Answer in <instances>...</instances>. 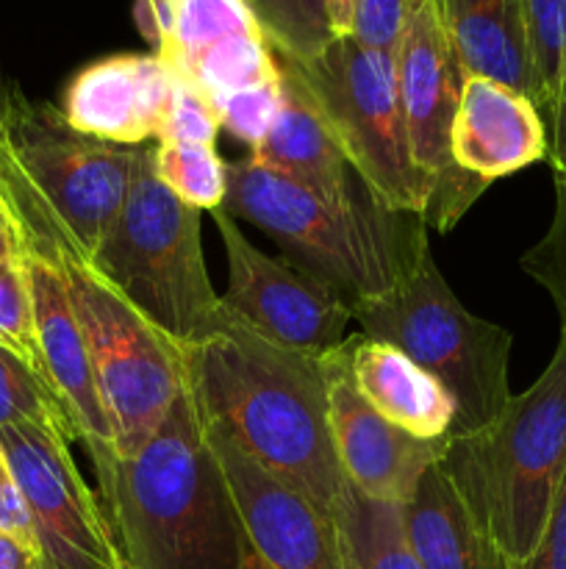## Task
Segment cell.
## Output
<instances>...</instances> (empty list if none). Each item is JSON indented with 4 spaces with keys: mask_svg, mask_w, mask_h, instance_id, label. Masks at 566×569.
Listing matches in <instances>:
<instances>
[{
    "mask_svg": "<svg viewBox=\"0 0 566 569\" xmlns=\"http://www.w3.org/2000/svg\"><path fill=\"white\" fill-rule=\"evenodd\" d=\"M222 209L275 239L283 259L347 303L388 292L431 250L420 214L383 209L370 194L347 206L327 203L253 156L228 164Z\"/></svg>",
    "mask_w": 566,
    "mask_h": 569,
    "instance_id": "5b68a950",
    "label": "cell"
},
{
    "mask_svg": "<svg viewBox=\"0 0 566 569\" xmlns=\"http://www.w3.org/2000/svg\"><path fill=\"white\" fill-rule=\"evenodd\" d=\"M436 467L511 565L530 559L566 472V339L497 420L447 437Z\"/></svg>",
    "mask_w": 566,
    "mask_h": 569,
    "instance_id": "277c9868",
    "label": "cell"
},
{
    "mask_svg": "<svg viewBox=\"0 0 566 569\" xmlns=\"http://www.w3.org/2000/svg\"><path fill=\"white\" fill-rule=\"evenodd\" d=\"M0 203L14 237L48 256L64 278L72 311L87 339L114 453H133L159 431L186 389L181 348L100 272L81 239L33 187L3 139Z\"/></svg>",
    "mask_w": 566,
    "mask_h": 569,
    "instance_id": "3957f363",
    "label": "cell"
},
{
    "mask_svg": "<svg viewBox=\"0 0 566 569\" xmlns=\"http://www.w3.org/2000/svg\"><path fill=\"white\" fill-rule=\"evenodd\" d=\"M0 531L14 539L20 548H26L39 565V539L37 531H33L31 511H28L26 495L17 483V476L11 470L9 459H6L3 448H0Z\"/></svg>",
    "mask_w": 566,
    "mask_h": 569,
    "instance_id": "836d02e7",
    "label": "cell"
},
{
    "mask_svg": "<svg viewBox=\"0 0 566 569\" xmlns=\"http://www.w3.org/2000/svg\"><path fill=\"white\" fill-rule=\"evenodd\" d=\"M242 569H272L270 565H264V561H261V556L255 553L253 548H250V545H244V553H242Z\"/></svg>",
    "mask_w": 566,
    "mask_h": 569,
    "instance_id": "ab89813d",
    "label": "cell"
},
{
    "mask_svg": "<svg viewBox=\"0 0 566 569\" xmlns=\"http://www.w3.org/2000/svg\"><path fill=\"white\" fill-rule=\"evenodd\" d=\"M488 181L472 176V172L461 170L458 164L453 170H447L444 176L433 178L431 198L425 206V220L427 228H436V231H449L461 217L466 214L472 203L486 192Z\"/></svg>",
    "mask_w": 566,
    "mask_h": 569,
    "instance_id": "1f68e13d",
    "label": "cell"
},
{
    "mask_svg": "<svg viewBox=\"0 0 566 569\" xmlns=\"http://www.w3.org/2000/svg\"><path fill=\"white\" fill-rule=\"evenodd\" d=\"M0 448L26 495L39 539L37 569H125L98 492L70 442L37 426L0 428Z\"/></svg>",
    "mask_w": 566,
    "mask_h": 569,
    "instance_id": "8fae6325",
    "label": "cell"
},
{
    "mask_svg": "<svg viewBox=\"0 0 566 569\" xmlns=\"http://www.w3.org/2000/svg\"><path fill=\"white\" fill-rule=\"evenodd\" d=\"M514 569H566V472L560 481L558 495L549 509L547 526H544L542 539L527 561L514 565Z\"/></svg>",
    "mask_w": 566,
    "mask_h": 569,
    "instance_id": "e575fe53",
    "label": "cell"
},
{
    "mask_svg": "<svg viewBox=\"0 0 566 569\" xmlns=\"http://www.w3.org/2000/svg\"><path fill=\"white\" fill-rule=\"evenodd\" d=\"M277 56L309 61L333 42L322 0H244Z\"/></svg>",
    "mask_w": 566,
    "mask_h": 569,
    "instance_id": "484cf974",
    "label": "cell"
},
{
    "mask_svg": "<svg viewBox=\"0 0 566 569\" xmlns=\"http://www.w3.org/2000/svg\"><path fill=\"white\" fill-rule=\"evenodd\" d=\"M17 256L26 270L28 289H31L33 317H37L39 345H42L50 387L55 389L67 415L75 422L78 439L89 456L100 453V450H114L87 339L78 326L75 311H72L64 278L48 256L20 239H17Z\"/></svg>",
    "mask_w": 566,
    "mask_h": 569,
    "instance_id": "e0dca14e",
    "label": "cell"
},
{
    "mask_svg": "<svg viewBox=\"0 0 566 569\" xmlns=\"http://www.w3.org/2000/svg\"><path fill=\"white\" fill-rule=\"evenodd\" d=\"M283 98V78L272 83H261V87L244 89V92L233 94V98L222 100L216 106V117H220L222 131L233 133L239 142L261 144V139L270 133L272 122H275L277 109H281Z\"/></svg>",
    "mask_w": 566,
    "mask_h": 569,
    "instance_id": "f546056e",
    "label": "cell"
},
{
    "mask_svg": "<svg viewBox=\"0 0 566 569\" xmlns=\"http://www.w3.org/2000/svg\"><path fill=\"white\" fill-rule=\"evenodd\" d=\"M203 426L244 539L264 565L272 569H347L336 517L322 511L297 487L264 470L205 417Z\"/></svg>",
    "mask_w": 566,
    "mask_h": 569,
    "instance_id": "7c38bea8",
    "label": "cell"
},
{
    "mask_svg": "<svg viewBox=\"0 0 566 569\" xmlns=\"http://www.w3.org/2000/svg\"><path fill=\"white\" fill-rule=\"evenodd\" d=\"M281 61V59H277ZM283 98L270 133L250 150L259 164L281 172L327 203L347 206L355 194L350 187V164L344 161L336 139L327 131L314 100L305 94L297 78L283 67Z\"/></svg>",
    "mask_w": 566,
    "mask_h": 569,
    "instance_id": "ffe728a7",
    "label": "cell"
},
{
    "mask_svg": "<svg viewBox=\"0 0 566 569\" xmlns=\"http://www.w3.org/2000/svg\"><path fill=\"white\" fill-rule=\"evenodd\" d=\"M522 17L536 78V109L547 126L566 61V0H522Z\"/></svg>",
    "mask_w": 566,
    "mask_h": 569,
    "instance_id": "4316f807",
    "label": "cell"
},
{
    "mask_svg": "<svg viewBox=\"0 0 566 569\" xmlns=\"http://www.w3.org/2000/svg\"><path fill=\"white\" fill-rule=\"evenodd\" d=\"M155 176L170 192L194 209H220L228 192V164L216 144L159 142L153 150Z\"/></svg>",
    "mask_w": 566,
    "mask_h": 569,
    "instance_id": "d4e9b609",
    "label": "cell"
},
{
    "mask_svg": "<svg viewBox=\"0 0 566 569\" xmlns=\"http://www.w3.org/2000/svg\"><path fill=\"white\" fill-rule=\"evenodd\" d=\"M178 78V76H175ZM222 126L216 117L214 106L178 78L175 94H172L170 111L161 126L159 142H200V144H216Z\"/></svg>",
    "mask_w": 566,
    "mask_h": 569,
    "instance_id": "4dcf8cb0",
    "label": "cell"
},
{
    "mask_svg": "<svg viewBox=\"0 0 566 569\" xmlns=\"http://www.w3.org/2000/svg\"><path fill=\"white\" fill-rule=\"evenodd\" d=\"M553 164L555 176L566 178V61H564V76H560L558 100L555 109L547 120V159Z\"/></svg>",
    "mask_w": 566,
    "mask_h": 569,
    "instance_id": "d590c367",
    "label": "cell"
},
{
    "mask_svg": "<svg viewBox=\"0 0 566 569\" xmlns=\"http://www.w3.org/2000/svg\"><path fill=\"white\" fill-rule=\"evenodd\" d=\"M361 333L403 350L455 403L449 437L475 433L511 403V333L475 317L447 287L431 250L388 292L350 303Z\"/></svg>",
    "mask_w": 566,
    "mask_h": 569,
    "instance_id": "8992f818",
    "label": "cell"
},
{
    "mask_svg": "<svg viewBox=\"0 0 566 569\" xmlns=\"http://www.w3.org/2000/svg\"><path fill=\"white\" fill-rule=\"evenodd\" d=\"M466 76L492 78L536 103L522 0H433Z\"/></svg>",
    "mask_w": 566,
    "mask_h": 569,
    "instance_id": "44dd1931",
    "label": "cell"
},
{
    "mask_svg": "<svg viewBox=\"0 0 566 569\" xmlns=\"http://www.w3.org/2000/svg\"><path fill=\"white\" fill-rule=\"evenodd\" d=\"M394 64L416 167L427 178L444 176L455 167L449 133L466 72L438 20L433 0H420L408 14L394 50Z\"/></svg>",
    "mask_w": 566,
    "mask_h": 569,
    "instance_id": "9a60e30c",
    "label": "cell"
},
{
    "mask_svg": "<svg viewBox=\"0 0 566 569\" xmlns=\"http://www.w3.org/2000/svg\"><path fill=\"white\" fill-rule=\"evenodd\" d=\"M350 339L331 353L327 426L333 448L344 476L361 495L405 506L414 498L422 476L438 465L447 437L425 442L383 420L350 378Z\"/></svg>",
    "mask_w": 566,
    "mask_h": 569,
    "instance_id": "5bb4252c",
    "label": "cell"
},
{
    "mask_svg": "<svg viewBox=\"0 0 566 569\" xmlns=\"http://www.w3.org/2000/svg\"><path fill=\"white\" fill-rule=\"evenodd\" d=\"M416 3L420 0H355L353 37L370 48L394 53Z\"/></svg>",
    "mask_w": 566,
    "mask_h": 569,
    "instance_id": "d6a6232c",
    "label": "cell"
},
{
    "mask_svg": "<svg viewBox=\"0 0 566 569\" xmlns=\"http://www.w3.org/2000/svg\"><path fill=\"white\" fill-rule=\"evenodd\" d=\"M37 559L0 531V569H37Z\"/></svg>",
    "mask_w": 566,
    "mask_h": 569,
    "instance_id": "74e56055",
    "label": "cell"
},
{
    "mask_svg": "<svg viewBox=\"0 0 566 569\" xmlns=\"http://www.w3.org/2000/svg\"><path fill=\"white\" fill-rule=\"evenodd\" d=\"M175 72L159 53H117L72 76L61 114L75 131L122 148L159 139L175 94Z\"/></svg>",
    "mask_w": 566,
    "mask_h": 569,
    "instance_id": "2e32d148",
    "label": "cell"
},
{
    "mask_svg": "<svg viewBox=\"0 0 566 569\" xmlns=\"http://www.w3.org/2000/svg\"><path fill=\"white\" fill-rule=\"evenodd\" d=\"M403 522L422 569H514L466 515L438 467L422 476L414 498L403 506Z\"/></svg>",
    "mask_w": 566,
    "mask_h": 569,
    "instance_id": "7402d4cb",
    "label": "cell"
},
{
    "mask_svg": "<svg viewBox=\"0 0 566 569\" xmlns=\"http://www.w3.org/2000/svg\"><path fill=\"white\" fill-rule=\"evenodd\" d=\"M153 150H139L125 203L92 259L166 339L183 348L209 337L225 317V306L205 270L200 209L161 183Z\"/></svg>",
    "mask_w": 566,
    "mask_h": 569,
    "instance_id": "52a82bcc",
    "label": "cell"
},
{
    "mask_svg": "<svg viewBox=\"0 0 566 569\" xmlns=\"http://www.w3.org/2000/svg\"><path fill=\"white\" fill-rule=\"evenodd\" d=\"M0 350L17 356L28 370L50 383L42 345H39L31 289L17 253L0 264Z\"/></svg>",
    "mask_w": 566,
    "mask_h": 569,
    "instance_id": "83f0119b",
    "label": "cell"
},
{
    "mask_svg": "<svg viewBox=\"0 0 566 569\" xmlns=\"http://www.w3.org/2000/svg\"><path fill=\"white\" fill-rule=\"evenodd\" d=\"M522 270L547 289L566 339V178L555 176V209L544 237L522 256Z\"/></svg>",
    "mask_w": 566,
    "mask_h": 569,
    "instance_id": "f1b7e54d",
    "label": "cell"
},
{
    "mask_svg": "<svg viewBox=\"0 0 566 569\" xmlns=\"http://www.w3.org/2000/svg\"><path fill=\"white\" fill-rule=\"evenodd\" d=\"M0 139L87 253H98L125 203L142 148L87 137L61 109L28 100L17 87L0 94Z\"/></svg>",
    "mask_w": 566,
    "mask_h": 569,
    "instance_id": "9c48e42d",
    "label": "cell"
},
{
    "mask_svg": "<svg viewBox=\"0 0 566 569\" xmlns=\"http://www.w3.org/2000/svg\"><path fill=\"white\" fill-rule=\"evenodd\" d=\"M350 170L361 178L377 206L405 214H425L433 178L416 167L397 87V64L388 50L350 37H333L320 56L289 61Z\"/></svg>",
    "mask_w": 566,
    "mask_h": 569,
    "instance_id": "ba28073f",
    "label": "cell"
},
{
    "mask_svg": "<svg viewBox=\"0 0 566 569\" xmlns=\"http://www.w3.org/2000/svg\"><path fill=\"white\" fill-rule=\"evenodd\" d=\"M327 11V22L333 28V37H350L353 33L355 0H322Z\"/></svg>",
    "mask_w": 566,
    "mask_h": 569,
    "instance_id": "8d00e7d4",
    "label": "cell"
},
{
    "mask_svg": "<svg viewBox=\"0 0 566 569\" xmlns=\"http://www.w3.org/2000/svg\"><path fill=\"white\" fill-rule=\"evenodd\" d=\"M125 569H242V522L189 389L133 453L89 456Z\"/></svg>",
    "mask_w": 566,
    "mask_h": 569,
    "instance_id": "7a4b0ae2",
    "label": "cell"
},
{
    "mask_svg": "<svg viewBox=\"0 0 566 569\" xmlns=\"http://www.w3.org/2000/svg\"><path fill=\"white\" fill-rule=\"evenodd\" d=\"M0 94H3V92H0Z\"/></svg>",
    "mask_w": 566,
    "mask_h": 569,
    "instance_id": "60d3db41",
    "label": "cell"
},
{
    "mask_svg": "<svg viewBox=\"0 0 566 569\" xmlns=\"http://www.w3.org/2000/svg\"><path fill=\"white\" fill-rule=\"evenodd\" d=\"M228 259L222 306L270 342L309 356H327L347 342L350 303L289 259L255 248L225 209L211 211Z\"/></svg>",
    "mask_w": 566,
    "mask_h": 569,
    "instance_id": "30bf717a",
    "label": "cell"
},
{
    "mask_svg": "<svg viewBox=\"0 0 566 569\" xmlns=\"http://www.w3.org/2000/svg\"><path fill=\"white\" fill-rule=\"evenodd\" d=\"M336 522L347 569H422L405 533L403 506L366 498L350 483Z\"/></svg>",
    "mask_w": 566,
    "mask_h": 569,
    "instance_id": "603a6c76",
    "label": "cell"
},
{
    "mask_svg": "<svg viewBox=\"0 0 566 569\" xmlns=\"http://www.w3.org/2000/svg\"><path fill=\"white\" fill-rule=\"evenodd\" d=\"M449 153L461 170L492 183L547 159V126L527 94L492 78L466 76Z\"/></svg>",
    "mask_w": 566,
    "mask_h": 569,
    "instance_id": "ac0fdd59",
    "label": "cell"
},
{
    "mask_svg": "<svg viewBox=\"0 0 566 569\" xmlns=\"http://www.w3.org/2000/svg\"><path fill=\"white\" fill-rule=\"evenodd\" d=\"M9 426H37L70 445L81 442L53 387L17 356L0 350V428Z\"/></svg>",
    "mask_w": 566,
    "mask_h": 569,
    "instance_id": "cb8c5ba5",
    "label": "cell"
},
{
    "mask_svg": "<svg viewBox=\"0 0 566 569\" xmlns=\"http://www.w3.org/2000/svg\"><path fill=\"white\" fill-rule=\"evenodd\" d=\"M350 378L361 398L392 426L425 442L449 437L455 403L447 389L403 350L355 333L350 339Z\"/></svg>",
    "mask_w": 566,
    "mask_h": 569,
    "instance_id": "d6986e66",
    "label": "cell"
},
{
    "mask_svg": "<svg viewBox=\"0 0 566 569\" xmlns=\"http://www.w3.org/2000/svg\"><path fill=\"white\" fill-rule=\"evenodd\" d=\"M155 53L211 106L281 78V61L244 0H172Z\"/></svg>",
    "mask_w": 566,
    "mask_h": 569,
    "instance_id": "4fadbf2b",
    "label": "cell"
},
{
    "mask_svg": "<svg viewBox=\"0 0 566 569\" xmlns=\"http://www.w3.org/2000/svg\"><path fill=\"white\" fill-rule=\"evenodd\" d=\"M181 353L200 415L336 517L350 481L327 426L331 353L309 356L270 342L228 309L209 337L183 345Z\"/></svg>",
    "mask_w": 566,
    "mask_h": 569,
    "instance_id": "6da1fadb",
    "label": "cell"
},
{
    "mask_svg": "<svg viewBox=\"0 0 566 569\" xmlns=\"http://www.w3.org/2000/svg\"><path fill=\"white\" fill-rule=\"evenodd\" d=\"M14 253H17L14 228H11V220H9V214H6L3 203H0V264H3V261H9Z\"/></svg>",
    "mask_w": 566,
    "mask_h": 569,
    "instance_id": "f35d334b",
    "label": "cell"
}]
</instances>
